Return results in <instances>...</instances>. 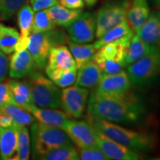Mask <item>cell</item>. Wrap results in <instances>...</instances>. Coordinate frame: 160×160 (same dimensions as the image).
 <instances>
[{"label": "cell", "instance_id": "7a4b0ae2", "mask_svg": "<svg viewBox=\"0 0 160 160\" xmlns=\"http://www.w3.org/2000/svg\"><path fill=\"white\" fill-rule=\"evenodd\" d=\"M86 120L95 130L130 148L138 151H150L156 146V139L151 133L125 128L89 113L86 116Z\"/></svg>", "mask_w": 160, "mask_h": 160}, {"label": "cell", "instance_id": "836d02e7", "mask_svg": "<svg viewBox=\"0 0 160 160\" xmlns=\"http://www.w3.org/2000/svg\"><path fill=\"white\" fill-rule=\"evenodd\" d=\"M79 159L82 160H110L111 159L105 154L99 147L91 148L79 149Z\"/></svg>", "mask_w": 160, "mask_h": 160}, {"label": "cell", "instance_id": "ffe728a7", "mask_svg": "<svg viewBox=\"0 0 160 160\" xmlns=\"http://www.w3.org/2000/svg\"><path fill=\"white\" fill-rule=\"evenodd\" d=\"M17 128L14 122L10 128H0V158L12 159L17 148Z\"/></svg>", "mask_w": 160, "mask_h": 160}, {"label": "cell", "instance_id": "d4e9b609", "mask_svg": "<svg viewBox=\"0 0 160 160\" xmlns=\"http://www.w3.org/2000/svg\"><path fill=\"white\" fill-rule=\"evenodd\" d=\"M132 32L133 31L130 28L128 25L127 21L125 19L122 22L114 26L113 28H112L111 29L105 33H104L93 45H94L96 49L98 50L101 47H102V46L113 42L114 41H117V40L121 39V38L129 34Z\"/></svg>", "mask_w": 160, "mask_h": 160}, {"label": "cell", "instance_id": "8992f818", "mask_svg": "<svg viewBox=\"0 0 160 160\" xmlns=\"http://www.w3.org/2000/svg\"><path fill=\"white\" fill-rule=\"evenodd\" d=\"M69 40L65 32L55 28L41 33H31L28 51L34 59L38 68L43 70L47 64L51 50L56 46L68 43Z\"/></svg>", "mask_w": 160, "mask_h": 160}, {"label": "cell", "instance_id": "e0dca14e", "mask_svg": "<svg viewBox=\"0 0 160 160\" xmlns=\"http://www.w3.org/2000/svg\"><path fill=\"white\" fill-rule=\"evenodd\" d=\"M103 73L93 59L78 68L75 85L85 88L97 87Z\"/></svg>", "mask_w": 160, "mask_h": 160}, {"label": "cell", "instance_id": "cb8c5ba5", "mask_svg": "<svg viewBox=\"0 0 160 160\" xmlns=\"http://www.w3.org/2000/svg\"><path fill=\"white\" fill-rule=\"evenodd\" d=\"M68 47L76 64L77 69L90 60H92L97 49L93 44L85 45V43H77L72 41H68Z\"/></svg>", "mask_w": 160, "mask_h": 160}, {"label": "cell", "instance_id": "3957f363", "mask_svg": "<svg viewBox=\"0 0 160 160\" xmlns=\"http://www.w3.org/2000/svg\"><path fill=\"white\" fill-rule=\"evenodd\" d=\"M31 142L33 159L62 146L73 145V142L62 129L41 122H33L31 126Z\"/></svg>", "mask_w": 160, "mask_h": 160}, {"label": "cell", "instance_id": "ba28073f", "mask_svg": "<svg viewBox=\"0 0 160 160\" xmlns=\"http://www.w3.org/2000/svg\"><path fill=\"white\" fill-rule=\"evenodd\" d=\"M131 3L128 0H119L105 4L96 16V37L99 39L108 31L126 19Z\"/></svg>", "mask_w": 160, "mask_h": 160}, {"label": "cell", "instance_id": "30bf717a", "mask_svg": "<svg viewBox=\"0 0 160 160\" xmlns=\"http://www.w3.org/2000/svg\"><path fill=\"white\" fill-rule=\"evenodd\" d=\"M62 130L79 149L98 147L97 132L87 121L69 119Z\"/></svg>", "mask_w": 160, "mask_h": 160}, {"label": "cell", "instance_id": "7c38bea8", "mask_svg": "<svg viewBox=\"0 0 160 160\" xmlns=\"http://www.w3.org/2000/svg\"><path fill=\"white\" fill-rule=\"evenodd\" d=\"M98 147L111 159L116 160H137L141 159L142 156L137 150L130 148L117 142L110 139L101 132L96 130Z\"/></svg>", "mask_w": 160, "mask_h": 160}, {"label": "cell", "instance_id": "ac0fdd59", "mask_svg": "<svg viewBox=\"0 0 160 160\" xmlns=\"http://www.w3.org/2000/svg\"><path fill=\"white\" fill-rule=\"evenodd\" d=\"M149 15V6L146 0H133L126 13V21L130 28L136 32L144 25Z\"/></svg>", "mask_w": 160, "mask_h": 160}, {"label": "cell", "instance_id": "44dd1931", "mask_svg": "<svg viewBox=\"0 0 160 160\" xmlns=\"http://www.w3.org/2000/svg\"><path fill=\"white\" fill-rule=\"evenodd\" d=\"M158 46L151 45L144 41L137 34H133L131 42L128 47L125 55V62L127 65H131L138 59H141L144 56L151 53L155 50Z\"/></svg>", "mask_w": 160, "mask_h": 160}, {"label": "cell", "instance_id": "f1b7e54d", "mask_svg": "<svg viewBox=\"0 0 160 160\" xmlns=\"http://www.w3.org/2000/svg\"><path fill=\"white\" fill-rule=\"evenodd\" d=\"M34 11L28 4H25L18 11V23L20 28L19 37L28 38L31 33Z\"/></svg>", "mask_w": 160, "mask_h": 160}, {"label": "cell", "instance_id": "9c48e42d", "mask_svg": "<svg viewBox=\"0 0 160 160\" xmlns=\"http://www.w3.org/2000/svg\"><path fill=\"white\" fill-rule=\"evenodd\" d=\"M89 91L79 86H68L61 93V107L69 117L79 119L84 114L88 101Z\"/></svg>", "mask_w": 160, "mask_h": 160}, {"label": "cell", "instance_id": "74e56055", "mask_svg": "<svg viewBox=\"0 0 160 160\" xmlns=\"http://www.w3.org/2000/svg\"><path fill=\"white\" fill-rule=\"evenodd\" d=\"M60 5L69 9H82L84 8L83 0H59Z\"/></svg>", "mask_w": 160, "mask_h": 160}, {"label": "cell", "instance_id": "484cf974", "mask_svg": "<svg viewBox=\"0 0 160 160\" xmlns=\"http://www.w3.org/2000/svg\"><path fill=\"white\" fill-rule=\"evenodd\" d=\"M17 124V123H16ZM17 148L13 160H27L30 157V136L28 129L25 125L17 124Z\"/></svg>", "mask_w": 160, "mask_h": 160}, {"label": "cell", "instance_id": "83f0119b", "mask_svg": "<svg viewBox=\"0 0 160 160\" xmlns=\"http://www.w3.org/2000/svg\"><path fill=\"white\" fill-rule=\"evenodd\" d=\"M0 111L8 114L12 117L14 122L19 125H31L35 122V118L30 112L13 104H8L0 108Z\"/></svg>", "mask_w": 160, "mask_h": 160}, {"label": "cell", "instance_id": "603a6c76", "mask_svg": "<svg viewBox=\"0 0 160 160\" xmlns=\"http://www.w3.org/2000/svg\"><path fill=\"white\" fill-rule=\"evenodd\" d=\"M46 10L56 25L66 28L82 13V9H69L59 4Z\"/></svg>", "mask_w": 160, "mask_h": 160}, {"label": "cell", "instance_id": "b9f144b4", "mask_svg": "<svg viewBox=\"0 0 160 160\" xmlns=\"http://www.w3.org/2000/svg\"><path fill=\"white\" fill-rule=\"evenodd\" d=\"M155 2H157V4H160V0H154Z\"/></svg>", "mask_w": 160, "mask_h": 160}, {"label": "cell", "instance_id": "7bdbcfd3", "mask_svg": "<svg viewBox=\"0 0 160 160\" xmlns=\"http://www.w3.org/2000/svg\"><path fill=\"white\" fill-rule=\"evenodd\" d=\"M0 159H1V158H0Z\"/></svg>", "mask_w": 160, "mask_h": 160}, {"label": "cell", "instance_id": "d6986e66", "mask_svg": "<svg viewBox=\"0 0 160 160\" xmlns=\"http://www.w3.org/2000/svg\"><path fill=\"white\" fill-rule=\"evenodd\" d=\"M144 41L151 45H160V12L153 11L144 25L136 31Z\"/></svg>", "mask_w": 160, "mask_h": 160}, {"label": "cell", "instance_id": "9a60e30c", "mask_svg": "<svg viewBox=\"0 0 160 160\" xmlns=\"http://www.w3.org/2000/svg\"><path fill=\"white\" fill-rule=\"evenodd\" d=\"M37 68V64L31 53L27 49H25L16 51L12 56L10 61L9 74L11 78L22 79L28 77Z\"/></svg>", "mask_w": 160, "mask_h": 160}, {"label": "cell", "instance_id": "5bb4252c", "mask_svg": "<svg viewBox=\"0 0 160 160\" xmlns=\"http://www.w3.org/2000/svg\"><path fill=\"white\" fill-rule=\"evenodd\" d=\"M45 73L48 76L53 72L77 69V64L67 46L61 45L51 50L45 66Z\"/></svg>", "mask_w": 160, "mask_h": 160}, {"label": "cell", "instance_id": "5b68a950", "mask_svg": "<svg viewBox=\"0 0 160 160\" xmlns=\"http://www.w3.org/2000/svg\"><path fill=\"white\" fill-rule=\"evenodd\" d=\"M131 85L146 87L160 82V48L129 65L127 69Z\"/></svg>", "mask_w": 160, "mask_h": 160}, {"label": "cell", "instance_id": "4fadbf2b", "mask_svg": "<svg viewBox=\"0 0 160 160\" xmlns=\"http://www.w3.org/2000/svg\"><path fill=\"white\" fill-rule=\"evenodd\" d=\"M131 86L128 74L122 70L114 74L103 75L94 91L100 95H118L128 91Z\"/></svg>", "mask_w": 160, "mask_h": 160}, {"label": "cell", "instance_id": "e575fe53", "mask_svg": "<svg viewBox=\"0 0 160 160\" xmlns=\"http://www.w3.org/2000/svg\"><path fill=\"white\" fill-rule=\"evenodd\" d=\"M8 104L18 105L13 99L11 91L8 83H2L0 82V108Z\"/></svg>", "mask_w": 160, "mask_h": 160}, {"label": "cell", "instance_id": "1f68e13d", "mask_svg": "<svg viewBox=\"0 0 160 160\" xmlns=\"http://www.w3.org/2000/svg\"><path fill=\"white\" fill-rule=\"evenodd\" d=\"M77 76V69L65 70V71L53 72L48 77L57 85L58 87H68L75 83Z\"/></svg>", "mask_w": 160, "mask_h": 160}, {"label": "cell", "instance_id": "8fae6325", "mask_svg": "<svg viewBox=\"0 0 160 160\" xmlns=\"http://www.w3.org/2000/svg\"><path fill=\"white\" fill-rule=\"evenodd\" d=\"M97 22L93 13H82L67 28L71 41L77 43L91 42L96 37Z\"/></svg>", "mask_w": 160, "mask_h": 160}, {"label": "cell", "instance_id": "7402d4cb", "mask_svg": "<svg viewBox=\"0 0 160 160\" xmlns=\"http://www.w3.org/2000/svg\"><path fill=\"white\" fill-rule=\"evenodd\" d=\"M13 99L18 106L26 110L28 106L33 105L31 89L27 79L25 80H9L8 82Z\"/></svg>", "mask_w": 160, "mask_h": 160}, {"label": "cell", "instance_id": "6da1fadb", "mask_svg": "<svg viewBox=\"0 0 160 160\" xmlns=\"http://www.w3.org/2000/svg\"><path fill=\"white\" fill-rule=\"evenodd\" d=\"M88 113L114 123L133 124L141 120L146 113L141 98L130 92L118 95L91 93Z\"/></svg>", "mask_w": 160, "mask_h": 160}, {"label": "cell", "instance_id": "60d3db41", "mask_svg": "<svg viewBox=\"0 0 160 160\" xmlns=\"http://www.w3.org/2000/svg\"><path fill=\"white\" fill-rule=\"evenodd\" d=\"M85 2L88 7H93L97 2V0H85Z\"/></svg>", "mask_w": 160, "mask_h": 160}, {"label": "cell", "instance_id": "8d00e7d4", "mask_svg": "<svg viewBox=\"0 0 160 160\" xmlns=\"http://www.w3.org/2000/svg\"><path fill=\"white\" fill-rule=\"evenodd\" d=\"M8 61L5 53L0 50V82H3L8 77Z\"/></svg>", "mask_w": 160, "mask_h": 160}, {"label": "cell", "instance_id": "d6a6232c", "mask_svg": "<svg viewBox=\"0 0 160 160\" xmlns=\"http://www.w3.org/2000/svg\"><path fill=\"white\" fill-rule=\"evenodd\" d=\"M28 0H0V17L2 20L11 19Z\"/></svg>", "mask_w": 160, "mask_h": 160}, {"label": "cell", "instance_id": "52a82bcc", "mask_svg": "<svg viewBox=\"0 0 160 160\" xmlns=\"http://www.w3.org/2000/svg\"><path fill=\"white\" fill-rule=\"evenodd\" d=\"M31 89L33 102L39 108H59L61 107V93L51 79L36 70L26 79Z\"/></svg>", "mask_w": 160, "mask_h": 160}, {"label": "cell", "instance_id": "277c9868", "mask_svg": "<svg viewBox=\"0 0 160 160\" xmlns=\"http://www.w3.org/2000/svg\"><path fill=\"white\" fill-rule=\"evenodd\" d=\"M133 32L97 50L93 60L103 75L114 74L127 66L125 55Z\"/></svg>", "mask_w": 160, "mask_h": 160}, {"label": "cell", "instance_id": "d590c367", "mask_svg": "<svg viewBox=\"0 0 160 160\" xmlns=\"http://www.w3.org/2000/svg\"><path fill=\"white\" fill-rule=\"evenodd\" d=\"M30 2L33 11L37 12L57 5L58 0H30Z\"/></svg>", "mask_w": 160, "mask_h": 160}, {"label": "cell", "instance_id": "ab89813d", "mask_svg": "<svg viewBox=\"0 0 160 160\" xmlns=\"http://www.w3.org/2000/svg\"><path fill=\"white\" fill-rule=\"evenodd\" d=\"M28 43H29V37L22 38L19 37L17 45H16L15 51H22V50L27 49L28 46Z\"/></svg>", "mask_w": 160, "mask_h": 160}, {"label": "cell", "instance_id": "f546056e", "mask_svg": "<svg viewBox=\"0 0 160 160\" xmlns=\"http://www.w3.org/2000/svg\"><path fill=\"white\" fill-rule=\"evenodd\" d=\"M39 159L78 160L79 159V151L73 147V145L62 146L42 156Z\"/></svg>", "mask_w": 160, "mask_h": 160}, {"label": "cell", "instance_id": "4dcf8cb0", "mask_svg": "<svg viewBox=\"0 0 160 160\" xmlns=\"http://www.w3.org/2000/svg\"><path fill=\"white\" fill-rule=\"evenodd\" d=\"M56 24L49 17L47 10L37 11L33 16L31 33H41L54 29Z\"/></svg>", "mask_w": 160, "mask_h": 160}, {"label": "cell", "instance_id": "2e32d148", "mask_svg": "<svg viewBox=\"0 0 160 160\" xmlns=\"http://www.w3.org/2000/svg\"><path fill=\"white\" fill-rule=\"evenodd\" d=\"M26 111L30 112L39 122L58 128L63 129L64 126L70 119L65 112L49 108H39L34 104L28 106Z\"/></svg>", "mask_w": 160, "mask_h": 160}, {"label": "cell", "instance_id": "4316f807", "mask_svg": "<svg viewBox=\"0 0 160 160\" xmlns=\"http://www.w3.org/2000/svg\"><path fill=\"white\" fill-rule=\"evenodd\" d=\"M19 33L17 30L0 24V50L10 54L15 51Z\"/></svg>", "mask_w": 160, "mask_h": 160}, {"label": "cell", "instance_id": "f35d334b", "mask_svg": "<svg viewBox=\"0 0 160 160\" xmlns=\"http://www.w3.org/2000/svg\"><path fill=\"white\" fill-rule=\"evenodd\" d=\"M14 124V121L8 114L0 111V128H10Z\"/></svg>", "mask_w": 160, "mask_h": 160}]
</instances>
